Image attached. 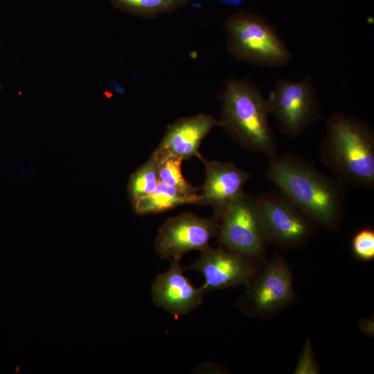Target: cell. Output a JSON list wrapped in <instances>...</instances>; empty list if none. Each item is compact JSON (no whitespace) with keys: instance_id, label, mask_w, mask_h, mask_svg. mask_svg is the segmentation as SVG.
I'll return each mask as SVG.
<instances>
[{"instance_id":"1","label":"cell","mask_w":374,"mask_h":374,"mask_svg":"<svg viewBox=\"0 0 374 374\" xmlns=\"http://www.w3.org/2000/svg\"><path fill=\"white\" fill-rule=\"evenodd\" d=\"M267 179L318 225L335 231L340 226L346 203L344 184L294 153L268 158Z\"/></svg>"},{"instance_id":"2","label":"cell","mask_w":374,"mask_h":374,"mask_svg":"<svg viewBox=\"0 0 374 374\" xmlns=\"http://www.w3.org/2000/svg\"><path fill=\"white\" fill-rule=\"evenodd\" d=\"M320 157L344 184L374 188V130L366 121L340 112L326 120Z\"/></svg>"},{"instance_id":"3","label":"cell","mask_w":374,"mask_h":374,"mask_svg":"<svg viewBox=\"0 0 374 374\" xmlns=\"http://www.w3.org/2000/svg\"><path fill=\"white\" fill-rule=\"evenodd\" d=\"M222 127L238 144L268 158L277 153L269 124L267 100L260 89L247 79L226 80L222 95Z\"/></svg>"},{"instance_id":"4","label":"cell","mask_w":374,"mask_h":374,"mask_svg":"<svg viewBox=\"0 0 374 374\" xmlns=\"http://www.w3.org/2000/svg\"><path fill=\"white\" fill-rule=\"evenodd\" d=\"M226 48L238 60L262 67H284L292 54L275 26L260 15L237 12L226 21Z\"/></svg>"},{"instance_id":"5","label":"cell","mask_w":374,"mask_h":374,"mask_svg":"<svg viewBox=\"0 0 374 374\" xmlns=\"http://www.w3.org/2000/svg\"><path fill=\"white\" fill-rule=\"evenodd\" d=\"M269 114L280 132L294 139L322 118L321 103L311 73L300 80L279 78L266 98Z\"/></svg>"},{"instance_id":"6","label":"cell","mask_w":374,"mask_h":374,"mask_svg":"<svg viewBox=\"0 0 374 374\" xmlns=\"http://www.w3.org/2000/svg\"><path fill=\"white\" fill-rule=\"evenodd\" d=\"M215 215L220 246L256 261L263 258L269 242L256 197L243 192Z\"/></svg>"},{"instance_id":"7","label":"cell","mask_w":374,"mask_h":374,"mask_svg":"<svg viewBox=\"0 0 374 374\" xmlns=\"http://www.w3.org/2000/svg\"><path fill=\"white\" fill-rule=\"evenodd\" d=\"M269 244L294 249L306 244L318 225L278 189L256 197Z\"/></svg>"},{"instance_id":"8","label":"cell","mask_w":374,"mask_h":374,"mask_svg":"<svg viewBox=\"0 0 374 374\" xmlns=\"http://www.w3.org/2000/svg\"><path fill=\"white\" fill-rule=\"evenodd\" d=\"M219 219L215 215L202 217L184 213L168 219L159 228L154 250L159 258L168 261L180 260L192 251H204L210 240L217 237Z\"/></svg>"},{"instance_id":"9","label":"cell","mask_w":374,"mask_h":374,"mask_svg":"<svg viewBox=\"0 0 374 374\" xmlns=\"http://www.w3.org/2000/svg\"><path fill=\"white\" fill-rule=\"evenodd\" d=\"M240 306L247 314L266 316L283 308L294 297L292 271L280 257L269 260L246 286Z\"/></svg>"},{"instance_id":"10","label":"cell","mask_w":374,"mask_h":374,"mask_svg":"<svg viewBox=\"0 0 374 374\" xmlns=\"http://www.w3.org/2000/svg\"><path fill=\"white\" fill-rule=\"evenodd\" d=\"M200 253L197 260L184 267V270H195L202 275L204 283L200 287L204 294L241 285L246 287L258 271L256 260L222 246L209 247Z\"/></svg>"},{"instance_id":"11","label":"cell","mask_w":374,"mask_h":374,"mask_svg":"<svg viewBox=\"0 0 374 374\" xmlns=\"http://www.w3.org/2000/svg\"><path fill=\"white\" fill-rule=\"evenodd\" d=\"M169 262L168 269L154 278L151 295L156 306L178 317L197 309L205 294L200 287H195L185 276L180 260Z\"/></svg>"},{"instance_id":"12","label":"cell","mask_w":374,"mask_h":374,"mask_svg":"<svg viewBox=\"0 0 374 374\" xmlns=\"http://www.w3.org/2000/svg\"><path fill=\"white\" fill-rule=\"evenodd\" d=\"M206 179L200 194L202 204L211 206L219 214L229 203L241 195L251 174L232 162L208 161L202 158Z\"/></svg>"},{"instance_id":"13","label":"cell","mask_w":374,"mask_h":374,"mask_svg":"<svg viewBox=\"0 0 374 374\" xmlns=\"http://www.w3.org/2000/svg\"><path fill=\"white\" fill-rule=\"evenodd\" d=\"M221 119L200 114L184 117L168 125L157 150L170 153L183 160L203 158L199 151L204 139L212 129L222 127Z\"/></svg>"},{"instance_id":"14","label":"cell","mask_w":374,"mask_h":374,"mask_svg":"<svg viewBox=\"0 0 374 374\" xmlns=\"http://www.w3.org/2000/svg\"><path fill=\"white\" fill-rule=\"evenodd\" d=\"M184 204H202L201 195L187 194L161 181L151 193L132 204L139 215L162 213Z\"/></svg>"},{"instance_id":"15","label":"cell","mask_w":374,"mask_h":374,"mask_svg":"<svg viewBox=\"0 0 374 374\" xmlns=\"http://www.w3.org/2000/svg\"><path fill=\"white\" fill-rule=\"evenodd\" d=\"M112 6L125 13L154 18L172 12L187 4V0H109Z\"/></svg>"},{"instance_id":"16","label":"cell","mask_w":374,"mask_h":374,"mask_svg":"<svg viewBox=\"0 0 374 374\" xmlns=\"http://www.w3.org/2000/svg\"><path fill=\"white\" fill-rule=\"evenodd\" d=\"M154 152L157 157L159 181L187 194H198L199 189L190 185L182 175V159L157 149Z\"/></svg>"},{"instance_id":"17","label":"cell","mask_w":374,"mask_h":374,"mask_svg":"<svg viewBox=\"0 0 374 374\" xmlns=\"http://www.w3.org/2000/svg\"><path fill=\"white\" fill-rule=\"evenodd\" d=\"M157 163V157L153 152L148 161L131 175L127 192L132 204L151 193L156 188L159 181Z\"/></svg>"},{"instance_id":"18","label":"cell","mask_w":374,"mask_h":374,"mask_svg":"<svg viewBox=\"0 0 374 374\" xmlns=\"http://www.w3.org/2000/svg\"><path fill=\"white\" fill-rule=\"evenodd\" d=\"M351 249L354 256L362 261H371L374 259V230L364 228L358 231L353 236Z\"/></svg>"},{"instance_id":"19","label":"cell","mask_w":374,"mask_h":374,"mask_svg":"<svg viewBox=\"0 0 374 374\" xmlns=\"http://www.w3.org/2000/svg\"><path fill=\"white\" fill-rule=\"evenodd\" d=\"M318 371L319 368L314 359L311 344L307 340L294 373H318Z\"/></svg>"},{"instance_id":"20","label":"cell","mask_w":374,"mask_h":374,"mask_svg":"<svg viewBox=\"0 0 374 374\" xmlns=\"http://www.w3.org/2000/svg\"><path fill=\"white\" fill-rule=\"evenodd\" d=\"M220 3L231 6H236L241 4L244 0H218Z\"/></svg>"},{"instance_id":"21","label":"cell","mask_w":374,"mask_h":374,"mask_svg":"<svg viewBox=\"0 0 374 374\" xmlns=\"http://www.w3.org/2000/svg\"><path fill=\"white\" fill-rule=\"evenodd\" d=\"M0 90H1V85H0Z\"/></svg>"}]
</instances>
